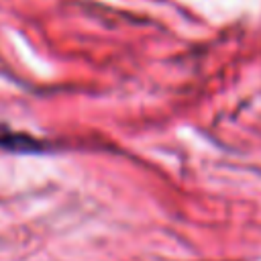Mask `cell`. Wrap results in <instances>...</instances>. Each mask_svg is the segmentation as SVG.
<instances>
[{
  "mask_svg": "<svg viewBox=\"0 0 261 261\" xmlns=\"http://www.w3.org/2000/svg\"><path fill=\"white\" fill-rule=\"evenodd\" d=\"M0 145L6 149H20V151H39L41 149L37 141H31L24 135H8V133L4 137H0Z\"/></svg>",
  "mask_w": 261,
  "mask_h": 261,
  "instance_id": "cell-1",
  "label": "cell"
}]
</instances>
